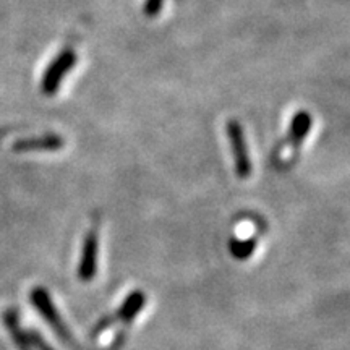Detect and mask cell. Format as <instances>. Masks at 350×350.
<instances>
[{
	"label": "cell",
	"instance_id": "7a4b0ae2",
	"mask_svg": "<svg viewBox=\"0 0 350 350\" xmlns=\"http://www.w3.org/2000/svg\"><path fill=\"white\" fill-rule=\"evenodd\" d=\"M31 301H33V305L36 306L38 312L41 313V317L46 319L47 323H49V326L55 331V334L59 336V339L62 340L67 347H70L72 350H85L80 345V342L73 338L72 332L68 331L67 325L64 323L60 313L57 312L55 305L52 304L49 292H47L46 288L44 287L34 288V291L31 292Z\"/></svg>",
	"mask_w": 350,
	"mask_h": 350
},
{
	"label": "cell",
	"instance_id": "ba28073f",
	"mask_svg": "<svg viewBox=\"0 0 350 350\" xmlns=\"http://www.w3.org/2000/svg\"><path fill=\"white\" fill-rule=\"evenodd\" d=\"M3 325H5L8 334H10L12 342L16 345L18 350H33L29 342L28 332L21 327L18 312L15 308H8L3 312Z\"/></svg>",
	"mask_w": 350,
	"mask_h": 350
},
{
	"label": "cell",
	"instance_id": "3957f363",
	"mask_svg": "<svg viewBox=\"0 0 350 350\" xmlns=\"http://www.w3.org/2000/svg\"><path fill=\"white\" fill-rule=\"evenodd\" d=\"M77 60V52L70 49V47L60 51V54L52 60L49 67L44 72L41 83L42 93L46 96H54L57 93V90H59L60 83H62L64 78L67 77V73L75 67Z\"/></svg>",
	"mask_w": 350,
	"mask_h": 350
},
{
	"label": "cell",
	"instance_id": "6da1fadb",
	"mask_svg": "<svg viewBox=\"0 0 350 350\" xmlns=\"http://www.w3.org/2000/svg\"><path fill=\"white\" fill-rule=\"evenodd\" d=\"M144 305H146V294L142 291L131 292L116 313L109 314V317L100 319L98 326L93 329V338L98 339L99 336H103L104 332L111 329L112 326H120L119 331L116 332L113 342L111 344V347H109V350H119L120 345L124 344L126 332H129V329L131 327V323H133V319L138 317V313L142 312Z\"/></svg>",
	"mask_w": 350,
	"mask_h": 350
},
{
	"label": "cell",
	"instance_id": "30bf717a",
	"mask_svg": "<svg viewBox=\"0 0 350 350\" xmlns=\"http://www.w3.org/2000/svg\"><path fill=\"white\" fill-rule=\"evenodd\" d=\"M28 338H29V342H31V347H36L38 350H54L51 347L49 344L46 342V340L42 339L41 334H38V332H28Z\"/></svg>",
	"mask_w": 350,
	"mask_h": 350
},
{
	"label": "cell",
	"instance_id": "9c48e42d",
	"mask_svg": "<svg viewBox=\"0 0 350 350\" xmlns=\"http://www.w3.org/2000/svg\"><path fill=\"white\" fill-rule=\"evenodd\" d=\"M163 5L164 0H146V3H144V15L154 18L163 10Z\"/></svg>",
	"mask_w": 350,
	"mask_h": 350
},
{
	"label": "cell",
	"instance_id": "52a82bcc",
	"mask_svg": "<svg viewBox=\"0 0 350 350\" xmlns=\"http://www.w3.org/2000/svg\"><path fill=\"white\" fill-rule=\"evenodd\" d=\"M64 138L60 135L47 133L44 137L18 139L12 146L15 152H31V151H59L64 148Z\"/></svg>",
	"mask_w": 350,
	"mask_h": 350
},
{
	"label": "cell",
	"instance_id": "277c9868",
	"mask_svg": "<svg viewBox=\"0 0 350 350\" xmlns=\"http://www.w3.org/2000/svg\"><path fill=\"white\" fill-rule=\"evenodd\" d=\"M227 138H229L232 154H234L235 175L240 180H245L252 175V161L247 142H245L243 129L237 120L227 122Z\"/></svg>",
	"mask_w": 350,
	"mask_h": 350
},
{
	"label": "cell",
	"instance_id": "8992f818",
	"mask_svg": "<svg viewBox=\"0 0 350 350\" xmlns=\"http://www.w3.org/2000/svg\"><path fill=\"white\" fill-rule=\"evenodd\" d=\"M98 252H99V239L96 229H91L86 234L85 243H83L81 261L78 266V278L83 282H91L98 273Z\"/></svg>",
	"mask_w": 350,
	"mask_h": 350
},
{
	"label": "cell",
	"instance_id": "5b68a950",
	"mask_svg": "<svg viewBox=\"0 0 350 350\" xmlns=\"http://www.w3.org/2000/svg\"><path fill=\"white\" fill-rule=\"evenodd\" d=\"M312 125H313V119H312V116H310L308 112H306V111L297 112L294 116V119H292V122H291L288 137H287V139H284L281 150H278L275 156H278L279 159L284 161V157H286L287 151H292V152L299 151L301 143H304V139L306 138V135L310 133V129H312Z\"/></svg>",
	"mask_w": 350,
	"mask_h": 350
}]
</instances>
